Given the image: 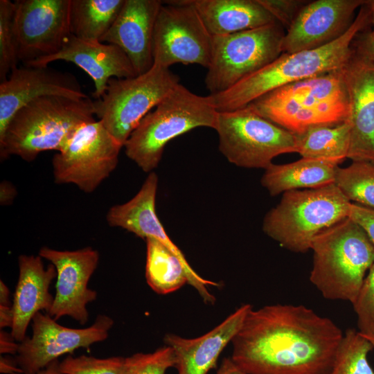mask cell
<instances>
[{
	"label": "cell",
	"mask_w": 374,
	"mask_h": 374,
	"mask_svg": "<svg viewBox=\"0 0 374 374\" xmlns=\"http://www.w3.org/2000/svg\"><path fill=\"white\" fill-rule=\"evenodd\" d=\"M367 6L371 14V24L373 25L372 32L374 33V0H367Z\"/></svg>",
	"instance_id": "45"
},
{
	"label": "cell",
	"mask_w": 374,
	"mask_h": 374,
	"mask_svg": "<svg viewBox=\"0 0 374 374\" xmlns=\"http://www.w3.org/2000/svg\"><path fill=\"white\" fill-rule=\"evenodd\" d=\"M352 305L357 315L359 332L365 337H374V263Z\"/></svg>",
	"instance_id": "34"
},
{
	"label": "cell",
	"mask_w": 374,
	"mask_h": 374,
	"mask_svg": "<svg viewBox=\"0 0 374 374\" xmlns=\"http://www.w3.org/2000/svg\"><path fill=\"white\" fill-rule=\"evenodd\" d=\"M175 364V352L167 345L152 353H138L125 357L126 374H166Z\"/></svg>",
	"instance_id": "33"
},
{
	"label": "cell",
	"mask_w": 374,
	"mask_h": 374,
	"mask_svg": "<svg viewBox=\"0 0 374 374\" xmlns=\"http://www.w3.org/2000/svg\"><path fill=\"white\" fill-rule=\"evenodd\" d=\"M285 33L278 22L230 35L213 36L205 78L210 94L226 91L268 65L283 52Z\"/></svg>",
	"instance_id": "10"
},
{
	"label": "cell",
	"mask_w": 374,
	"mask_h": 374,
	"mask_svg": "<svg viewBox=\"0 0 374 374\" xmlns=\"http://www.w3.org/2000/svg\"><path fill=\"white\" fill-rule=\"evenodd\" d=\"M373 348L372 343L359 331L347 329L329 374H374L368 361V355Z\"/></svg>",
	"instance_id": "30"
},
{
	"label": "cell",
	"mask_w": 374,
	"mask_h": 374,
	"mask_svg": "<svg viewBox=\"0 0 374 374\" xmlns=\"http://www.w3.org/2000/svg\"><path fill=\"white\" fill-rule=\"evenodd\" d=\"M310 249L312 284L326 299L352 304L374 263V244L365 231L345 218L315 236Z\"/></svg>",
	"instance_id": "5"
},
{
	"label": "cell",
	"mask_w": 374,
	"mask_h": 374,
	"mask_svg": "<svg viewBox=\"0 0 374 374\" xmlns=\"http://www.w3.org/2000/svg\"><path fill=\"white\" fill-rule=\"evenodd\" d=\"M13 318L14 315L12 306L0 305V328H12Z\"/></svg>",
	"instance_id": "42"
},
{
	"label": "cell",
	"mask_w": 374,
	"mask_h": 374,
	"mask_svg": "<svg viewBox=\"0 0 374 374\" xmlns=\"http://www.w3.org/2000/svg\"><path fill=\"white\" fill-rule=\"evenodd\" d=\"M15 340L11 333L8 334L3 330L0 332V353L1 354H17L19 344L14 341Z\"/></svg>",
	"instance_id": "38"
},
{
	"label": "cell",
	"mask_w": 374,
	"mask_h": 374,
	"mask_svg": "<svg viewBox=\"0 0 374 374\" xmlns=\"http://www.w3.org/2000/svg\"><path fill=\"white\" fill-rule=\"evenodd\" d=\"M217 114L209 95H197L178 83L132 132L123 145L125 154L144 172H151L168 142L196 127L214 129Z\"/></svg>",
	"instance_id": "6"
},
{
	"label": "cell",
	"mask_w": 374,
	"mask_h": 374,
	"mask_svg": "<svg viewBox=\"0 0 374 374\" xmlns=\"http://www.w3.org/2000/svg\"><path fill=\"white\" fill-rule=\"evenodd\" d=\"M17 57L24 65L60 51L71 35V0L15 1Z\"/></svg>",
	"instance_id": "13"
},
{
	"label": "cell",
	"mask_w": 374,
	"mask_h": 374,
	"mask_svg": "<svg viewBox=\"0 0 374 374\" xmlns=\"http://www.w3.org/2000/svg\"><path fill=\"white\" fill-rule=\"evenodd\" d=\"M366 337L372 343V344L374 346V337Z\"/></svg>",
	"instance_id": "46"
},
{
	"label": "cell",
	"mask_w": 374,
	"mask_h": 374,
	"mask_svg": "<svg viewBox=\"0 0 374 374\" xmlns=\"http://www.w3.org/2000/svg\"><path fill=\"white\" fill-rule=\"evenodd\" d=\"M60 96L71 98H89L77 78L48 66L15 67L0 83V134L15 113L38 98Z\"/></svg>",
	"instance_id": "18"
},
{
	"label": "cell",
	"mask_w": 374,
	"mask_h": 374,
	"mask_svg": "<svg viewBox=\"0 0 374 374\" xmlns=\"http://www.w3.org/2000/svg\"><path fill=\"white\" fill-rule=\"evenodd\" d=\"M39 256L57 271L55 296L48 314L55 320L69 316L84 325L89 319L87 305L97 297V292L88 288V282L98 264V251L91 247L75 251L44 247Z\"/></svg>",
	"instance_id": "16"
},
{
	"label": "cell",
	"mask_w": 374,
	"mask_h": 374,
	"mask_svg": "<svg viewBox=\"0 0 374 374\" xmlns=\"http://www.w3.org/2000/svg\"><path fill=\"white\" fill-rule=\"evenodd\" d=\"M335 184L351 203L374 209V163L353 161L337 167Z\"/></svg>",
	"instance_id": "29"
},
{
	"label": "cell",
	"mask_w": 374,
	"mask_h": 374,
	"mask_svg": "<svg viewBox=\"0 0 374 374\" xmlns=\"http://www.w3.org/2000/svg\"><path fill=\"white\" fill-rule=\"evenodd\" d=\"M162 4L159 0H125L114 24L100 41L121 48L136 75L146 73L154 65L153 32Z\"/></svg>",
	"instance_id": "20"
},
{
	"label": "cell",
	"mask_w": 374,
	"mask_h": 374,
	"mask_svg": "<svg viewBox=\"0 0 374 374\" xmlns=\"http://www.w3.org/2000/svg\"><path fill=\"white\" fill-rule=\"evenodd\" d=\"M355 51L374 64V33L372 31L359 34Z\"/></svg>",
	"instance_id": "37"
},
{
	"label": "cell",
	"mask_w": 374,
	"mask_h": 374,
	"mask_svg": "<svg viewBox=\"0 0 374 374\" xmlns=\"http://www.w3.org/2000/svg\"><path fill=\"white\" fill-rule=\"evenodd\" d=\"M350 127L348 121L335 125L311 127L296 136L297 153L303 158L339 166L348 158Z\"/></svg>",
	"instance_id": "26"
},
{
	"label": "cell",
	"mask_w": 374,
	"mask_h": 374,
	"mask_svg": "<svg viewBox=\"0 0 374 374\" xmlns=\"http://www.w3.org/2000/svg\"><path fill=\"white\" fill-rule=\"evenodd\" d=\"M93 100L60 96L35 99L20 108L0 134V158L32 161L42 152L60 151L83 124L96 121Z\"/></svg>",
	"instance_id": "3"
},
{
	"label": "cell",
	"mask_w": 374,
	"mask_h": 374,
	"mask_svg": "<svg viewBox=\"0 0 374 374\" xmlns=\"http://www.w3.org/2000/svg\"><path fill=\"white\" fill-rule=\"evenodd\" d=\"M339 166L332 163L303 158L285 164H274L266 169L261 184L271 196L287 191L322 188L335 184Z\"/></svg>",
	"instance_id": "25"
},
{
	"label": "cell",
	"mask_w": 374,
	"mask_h": 374,
	"mask_svg": "<svg viewBox=\"0 0 374 374\" xmlns=\"http://www.w3.org/2000/svg\"><path fill=\"white\" fill-rule=\"evenodd\" d=\"M251 308L249 303L242 304L219 325L196 338L166 334L163 341L175 352L177 374H207L215 368L220 355L231 343Z\"/></svg>",
	"instance_id": "22"
},
{
	"label": "cell",
	"mask_w": 374,
	"mask_h": 374,
	"mask_svg": "<svg viewBox=\"0 0 374 374\" xmlns=\"http://www.w3.org/2000/svg\"><path fill=\"white\" fill-rule=\"evenodd\" d=\"M287 30L291 26L297 15L307 3L301 0H258Z\"/></svg>",
	"instance_id": "35"
},
{
	"label": "cell",
	"mask_w": 374,
	"mask_h": 374,
	"mask_svg": "<svg viewBox=\"0 0 374 374\" xmlns=\"http://www.w3.org/2000/svg\"><path fill=\"white\" fill-rule=\"evenodd\" d=\"M59 366V360H54L51 362L46 367L39 371L37 374H62L60 371Z\"/></svg>",
	"instance_id": "44"
},
{
	"label": "cell",
	"mask_w": 374,
	"mask_h": 374,
	"mask_svg": "<svg viewBox=\"0 0 374 374\" xmlns=\"http://www.w3.org/2000/svg\"><path fill=\"white\" fill-rule=\"evenodd\" d=\"M350 204L335 184L287 191L266 214L262 230L286 249L305 253L319 233L348 217Z\"/></svg>",
	"instance_id": "7"
},
{
	"label": "cell",
	"mask_w": 374,
	"mask_h": 374,
	"mask_svg": "<svg viewBox=\"0 0 374 374\" xmlns=\"http://www.w3.org/2000/svg\"><path fill=\"white\" fill-rule=\"evenodd\" d=\"M342 71L350 103L348 158L374 163V64L355 51Z\"/></svg>",
	"instance_id": "19"
},
{
	"label": "cell",
	"mask_w": 374,
	"mask_h": 374,
	"mask_svg": "<svg viewBox=\"0 0 374 374\" xmlns=\"http://www.w3.org/2000/svg\"><path fill=\"white\" fill-rule=\"evenodd\" d=\"M123 147L100 121L83 124L52 159L55 182L93 192L116 168Z\"/></svg>",
	"instance_id": "11"
},
{
	"label": "cell",
	"mask_w": 374,
	"mask_h": 374,
	"mask_svg": "<svg viewBox=\"0 0 374 374\" xmlns=\"http://www.w3.org/2000/svg\"><path fill=\"white\" fill-rule=\"evenodd\" d=\"M342 69L283 86L247 106L294 134L343 123L349 118L350 103Z\"/></svg>",
	"instance_id": "4"
},
{
	"label": "cell",
	"mask_w": 374,
	"mask_h": 374,
	"mask_svg": "<svg viewBox=\"0 0 374 374\" xmlns=\"http://www.w3.org/2000/svg\"><path fill=\"white\" fill-rule=\"evenodd\" d=\"M348 217L358 224L374 244V209L351 203Z\"/></svg>",
	"instance_id": "36"
},
{
	"label": "cell",
	"mask_w": 374,
	"mask_h": 374,
	"mask_svg": "<svg viewBox=\"0 0 374 374\" xmlns=\"http://www.w3.org/2000/svg\"><path fill=\"white\" fill-rule=\"evenodd\" d=\"M32 321L33 335L20 342L15 359L24 374H37L60 356L104 341L114 325L105 314H99L91 326L79 329L61 326L41 312Z\"/></svg>",
	"instance_id": "14"
},
{
	"label": "cell",
	"mask_w": 374,
	"mask_h": 374,
	"mask_svg": "<svg viewBox=\"0 0 374 374\" xmlns=\"http://www.w3.org/2000/svg\"><path fill=\"white\" fill-rule=\"evenodd\" d=\"M70 62L84 71L93 80L92 96L99 99L105 92L110 78H128L136 75L130 59L118 46L79 39L71 35L57 53L38 60L30 66H45L52 62Z\"/></svg>",
	"instance_id": "21"
},
{
	"label": "cell",
	"mask_w": 374,
	"mask_h": 374,
	"mask_svg": "<svg viewBox=\"0 0 374 374\" xmlns=\"http://www.w3.org/2000/svg\"><path fill=\"white\" fill-rule=\"evenodd\" d=\"M0 372L4 374H24L21 368L18 366L16 362L8 357H0Z\"/></svg>",
	"instance_id": "40"
},
{
	"label": "cell",
	"mask_w": 374,
	"mask_h": 374,
	"mask_svg": "<svg viewBox=\"0 0 374 374\" xmlns=\"http://www.w3.org/2000/svg\"><path fill=\"white\" fill-rule=\"evenodd\" d=\"M124 3L125 0H71V35L81 39L100 42Z\"/></svg>",
	"instance_id": "27"
},
{
	"label": "cell",
	"mask_w": 374,
	"mask_h": 374,
	"mask_svg": "<svg viewBox=\"0 0 374 374\" xmlns=\"http://www.w3.org/2000/svg\"><path fill=\"white\" fill-rule=\"evenodd\" d=\"M18 264L19 278L12 304L14 318L10 333L15 341L21 342L26 337L27 328L34 316L42 310L48 314L52 307L54 298L49 287L57 276V271L53 264L46 269L39 256L20 255Z\"/></svg>",
	"instance_id": "23"
},
{
	"label": "cell",
	"mask_w": 374,
	"mask_h": 374,
	"mask_svg": "<svg viewBox=\"0 0 374 374\" xmlns=\"http://www.w3.org/2000/svg\"><path fill=\"white\" fill-rule=\"evenodd\" d=\"M0 305L12 306L10 302V290L1 280L0 281Z\"/></svg>",
	"instance_id": "43"
},
{
	"label": "cell",
	"mask_w": 374,
	"mask_h": 374,
	"mask_svg": "<svg viewBox=\"0 0 374 374\" xmlns=\"http://www.w3.org/2000/svg\"><path fill=\"white\" fill-rule=\"evenodd\" d=\"M366 0H317L307 3L287 30L283 52L316 49L341 37Z\"/></svg>",
	"instance_id": "17"
},
{
	"label": "cell",
	"mask_w": 374,
	"mask_h": 374,
	"mask_svg": "<svg viewBox=\"0 0 374 374\" xmlns=\"http://www.w3.org/2000/svg\"><path fill=\"white\" fill-rule=\"evenodd\" d=\"M190 2L213 37L277 21L258 0H190Z\"/></svg>",
	"instance_id": "24"
},
{
	"label": "cell",
	"mask_w": 374,
	"mask_h": 374,
	"mask_svg": "<svg viewBox=\"0 0 374 374\" xmlns=\"http://www.w3.org/2000/svg\"><path fill=\"white\" fill-rule=\"evenodd\" d=\"M343 336L332 319L303 305L251 308L231 358L246 374H329Z\"/></svg>",
	"instance_id": "1"
},
{
	"label": "cell",
	"mask_w": 374,
	"mask_h": 374,
	"mask_svg": "<svg viewBox=\"0 0 374 374\" xmlns=\"http://www.w3.org/2000/svg\"><path fill=\"white\" fill-rule=\"evenodd\" d=\"M366 3L341 37L322 47L293 53H283L274 61L246 77L229 89L209 94L219 112L247 107L263 95L283 86L343 69L354 53L355 37L371 24Z\"/></svg>",
	"instance_id": "2"
},
{
	"label": "cell",
	"mask_w": 374,
	"mask_h": 374,
	"mask_svg": "<svg viewBox=\"0 0 374 374\" xmlns=\"http://www.w3.org/2000/svg\"><path fill=\"white\" fill-rule=\"evenodd\" d=\"M17 195L15 187L9 181H3L0 185V203L8 205L12 202Z\"/></svg>",
	"instance_id": "39"
},
{
	"label": "cell",
	"mask_w": 374,
	"mask_h": 374,
	"mask_svg": "<svg viewBox=\"0 0 374 374\" xmlns=\"http://www.w3.org/2000/svg\"><path fill=\"white\" fill-rule=\"evenodd\" d=\"M158 177L151 172L137 194L130 201L111 207L106 216L110 226L121 227L141 238H154L170 251L183 264L188 284L194 287L206 304L213 305L215 297L208 287H220L219 283L200 276L189 265L184 253L167 235L155 211Z\"/></svg>",
	"instance_id": "15"
},
{
	"label": "cell",
	"mask_w": 374,
	"mask_h": 374,
	"mask_svg": "<svg viewBox=\"0 0 374 374\" xmlns=\"http://www.w3.org/2000/svg\"><path fill=\"white\" fill-rule=\"evenodd\" d=\"M163 3L152 37L154 64L170 68L181 63L210 65L213 36L190 0Z\"/></svg>",
	"instance_id": "12"
},
{
	"label": "cell",
	"mask_w": 374,
	"mask_h": 374,
	"mask_svg": "<svg viewBox=\"0 0 374 374\" xmlns=\"http://www.w3.org/2000/svg\"><path fill=\"white\" fill-rule=\"evenodd\" d=\"M59 367L62 374H126L125 358L118 356L96 358L69 355L60 362Z\"/></svg>",
	"instance_id": "32"
},
{
	"label": "cell",
	"mask_w": 374,
	"mask_h": 374,
	"mask_svg": "<svg viewBox=\"0 0 374 374\" xmlns=\"http://www.w3.org/2000/svg\"><path fill=\"white\" fill-rule=\"evenodd\" d=\"M15 3L10 0H0V80L17 66V42L14 19Z\"/></svg>",
	"instance_id": "31"
},
{
	"label": "cell",
	"mask_w": 374,
	"mask_h": 374,
	"mask_svg": "<svg viewBox=\"0 0 374 374\" xmlns=\"http://www.w3.org/2000/svg\"><path fill=\"white\" fill-rule=\"evenodd\" d=\"M178 83L170 68L157 64L133 78H110L105 93L93 101L94 114L123 146L141 121Z\"/></svg>",
	"instance_id": "8"
},
{
	"label": "cell",
	"mask_w": 374,
	"mask_h": 374,
	"mask_svg": "<svg viewBox=\"0 0 374 374\" xmlns=\"http://www.w3.org/2000/svg\"><path fill=\"white\" fill-rule=\"evenodd\" d=\"M216 374H246L231 359L224 358Z\"/></svg>",
	"instance_id": "41"
},
{
	"label": "cell",
	"mask_w": 374,
	"mask_h": 374,
	"mask_svg": "<svg viewBox=\"0 0 374 374\" xmlns=\"http://www.w3.org/2000/svg\"><path fill=\"white\" fill-rule=\"evenodd\" d=\"M219 150L237 166L264 168L276 157L297 153L296 136L263 118L248 106L219 112L214 128Z\"/></svg>",
	"instance_id": "9"
},
{
	"label": "cell",
	"mask_w": 374,
	"mask_h": 374,
	"mask_svg": "<svg viewBox=\"0 0 374 374\" xmlns=\"http://www.w3.org/2000/svg\"><path fill=\"white\" fill-rule=\"evenodd\" d=\"M145 240V278L152 290L159 294H167L188 283L181 260L156 239Z\"/></svg>",
	"instance_id": "28"
}]
</instances>
